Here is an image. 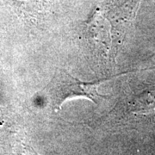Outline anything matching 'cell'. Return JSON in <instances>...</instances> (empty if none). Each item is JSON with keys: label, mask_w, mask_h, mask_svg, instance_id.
<instances>
[{"label": "cell", "mask_w": 155, "mask_h": 155, "mask_svg": "<svg viewBox=\"0 0 155 155\" xmlns=\"http://www.w3.org/2000/svg\"><path fill=\"white\" fill-rule=\"evenodd\" d=\"M98 84L86 83L74 78L69 72L59 70L47 87V96L54 108H61L67 101L76 97H85L94 103L104 97L98 92Z\"/></svg>", "instance_id": "cell-1"}]
</instances>
